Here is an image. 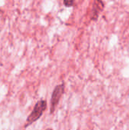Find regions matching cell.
Segmentation results:
<instances>
[{
    "mask_svg": "<svg viewBox=\"0 0 129 130\" xmlns=\"http://www.w3.org/2000/svg\"><path fill=\"white\" fill-rule=\"evenodd\" d=\"M46 108H47V102L46 100L41 99L39 101H37L32 112L30 113V114L28 116V117L26 120L24 128H27L34 122L38 120L42 117L43 113L46 110Z\"/></svg>",
    "mask_w": 129,
    "mask_h": 130,
    "instance_id": "6da1fadb",
    "label": "cell"
},
{
    "mask_svg": "<svg viewBox=\"0 0 129 130\" xmlns=\"http://www.w3.org/2000/svg\"><path fill=\"white\" fill-rule=\"evenodd\" d=\"M65 91V84L62 82L58 85H56L51 95L50 100V113H53L56 110V107L58 106L62 96L63 95Z\"/></svg>",
    "mask_w": 129,
    "mask_h": 130,
    "instance_id": "7a4b0ae2",
    "label": "cell"
},
{
    "mask_svg": "<svg viewBox=\"0 0 129 130\" xmlns=\"http://www.w3.org/2000/svg\"><path fill=\"white\" fill-rule=\"evenodd\" d=\"M104 7V3L102 1H95L93 5L92 8V16H91V20L93 21H97L100 11L103 10Z\"/></svg>",
    "mask_w": 129,
    "mask_h": 130,
    "instance_id": "3957f363",
    "label": "cell"
},
{
    "mask_svg": "<svg viewBox=\"0 0 129 130\" xmlns=\"http://www.w3.org/2000/svg\"><path fill=\"white\" fill-rule=\"evenodd\" d=\"M63 4L66 7H71L73 6V5H75V2L73 0H65L63 2Z\"/></svg>",
    "mask_w": 129,
    "mask_h": 130,
    "instance_id": "277c9868",
    "label": "cell"
},
{
    "mask_svg": "<svg viewBox=\"0 0 129 130\" xmlns=\"http://www.w3.org/2000/svg\"><path fill=\"white\" fill-rule=\"evenodd\" d=\"M45 130H53L52 129H51V128H48V129H46Z\"/></svg>",
    "mask_w": 129,
    "mask_h": 130,
    "instance_id": "5b68a950",
    "label": "cell"
}]
</instances>
